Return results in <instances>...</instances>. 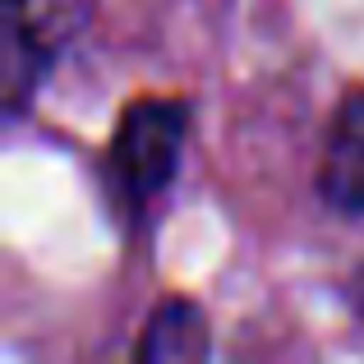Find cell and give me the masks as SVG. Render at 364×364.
<instances>
[{
	"label": "cell",
	"mask_w": 364,
	"mask_h": 364,
	"mask_svg": "<svg viewBox=\"0 0 364 364\" xmlns=\"http://www.w3.org/2000/svg\"><path fill=\"white\" fill-rule=\"evenodd\" d=\"M350 304H355V314H360V323H364V267L355 272V282H350Z\"/></svg>",
	"instance_id": "obj_5"
},
{
	"label": "cell",
	"mask_w": 364,
	"mask_h": 364,
	"mask_svg": "<svg viewBox=\"0 0 364 364\" xmlns=\"http://www.w3.org/2000/svg\"><path fill=\"white\" fill-rule=\"evenodd\" d=\"M189 107L176 97H139L124 107L111 134V171L124 198L143 203L157 198L176 180V166L185 157Z\"/></svg>",
	"instance_id": "obj_1"
},
{
	"label": "cell",
	"mask_w": 364,
	"mask_h": 364,
	"mask_svg": "<svg viewBox=\"0 0 364 364\" xmlns=\"http://www.w3.org/2000/svg\"><path fill=\"white\" fill-rule=\"evenodd\" d=\"M318 194L346 217L364 213V88L350 92L328 120L318 152Z\"/></svg>",
	"instance_id": "obj_3"
},
{
	"label": "cell",
	"mask_w": 364,
	"mask_h": 364,
	"mask_svg": "<svg viewBox=\"0 0 364 364\" xmlns=\"http://www.w3.org/2000/svg\"><path fill=\"white\" fill-rule=\"evenodd\" d=\"M60 0H9V51H5V97L9 111L23 107V97L37 88L42 70L51 65L60 37L70 33L60 14Z\"/></svg>",
	"instance_id": "obj_2"
},
{
	"label": "cell",
	"mask_w": 364,
	"mask_h": 364,
	"mask_svg": "<svg viewBox=\"0 0 364 364\" xmlns=\"http://www.w3.org/2000/svg\"><path fill=\"white\" fill-rule=\"evenodd\" d=\"M139 360L157 364V360H198L208 355V323L198 314V304L189 300H161L152 309V318L143 323L139 337Z\"/></svg>",
	"instance_id": "obj_4"
}]
</instances>
